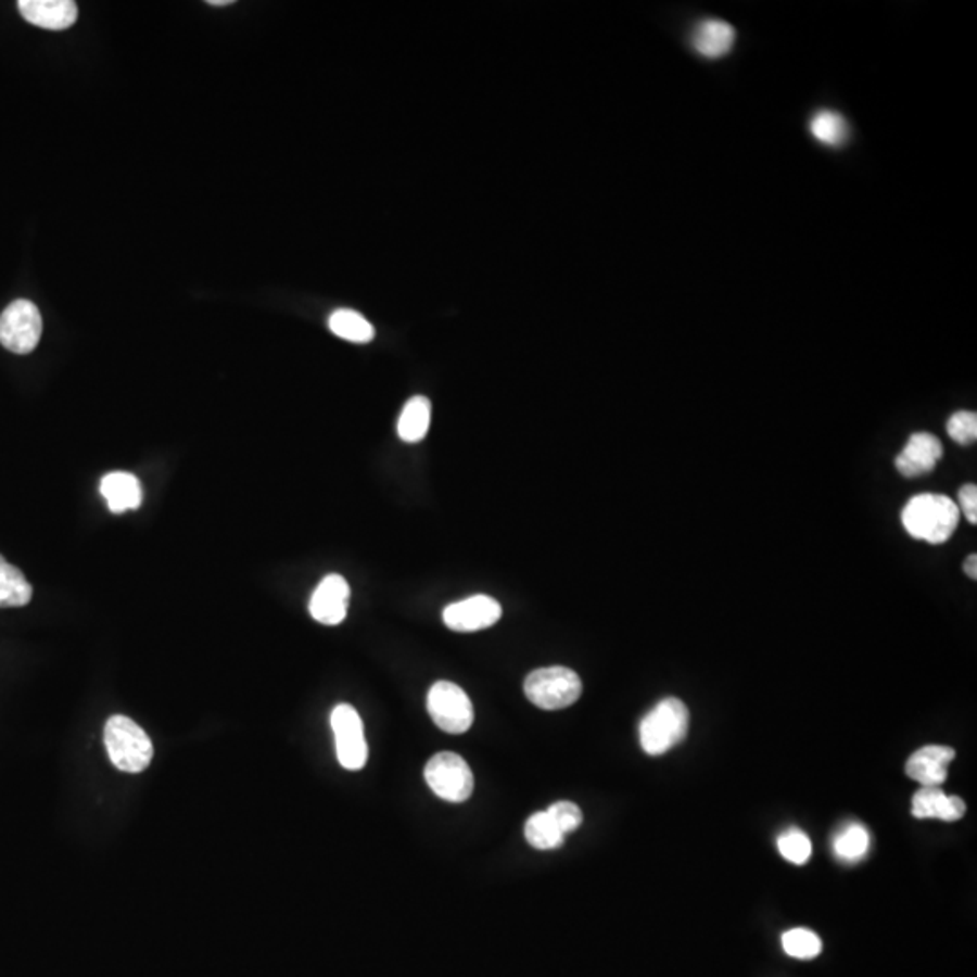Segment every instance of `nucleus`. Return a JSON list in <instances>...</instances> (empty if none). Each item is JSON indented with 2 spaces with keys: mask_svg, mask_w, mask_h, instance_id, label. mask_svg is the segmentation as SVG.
Wrapping results in <instances>:
<instances>
[{
  "mask_svg": "<svg viewBox=\"0 0 977 977\" xmlns=\"http://www.w3.org/2000/svg\"><path fill=\"white\" fill-rule=\"evenodd\" d=\"M960 507L944 494H917L901 512V523L919 542L941 545L960 525Z\"/></svg>",
  "mask_w": 977,
  "mask_h": 977,
  "instance_id": "nucleus-1",
  "label": "nucleus"
},
{
  "mask_svg": "<svg viewBox=\"0 0 977 977\" xmlns=\"http://www.w3.org/2000/svg\"><path fill=\"white\" fill-rule=\"evenodd\" d=\"M689 711L683 700L662 699L654 706L639 724V743L651 757L664 754L688 735Z\"/></svg>",
  "mask_w": 977,
  "mask_h": 977,
  "instance_id": "nucleus-2",
  "label": "nucleus"
},
{
  "mask_svg": "<svg viewBox=\"0 0 977 977\" xmlns=\"http://www.w3.org/2000/svg\"><path fill=\"white\" fill-rule=\"evenodd\" d=\"M103 743L109 759L124 773H141L154 757L151 738L143 727L125 715H113L105 722Z\"/></svg>",
  "mask_w": 977,
  "mask_h": 977,
  "instance_id": "nucleus-3",
  "label": "nucleus"
},
{
  "mask_svg": "<svg viewBox=\"0 0 977 977\" xmlns=\"http://www.w3.org/2000/svg\"><path fill=\"white\" fill-rule=\"evenodd\" d=\"M526 699L542 710H563L574 705L583 691L581 678L564 667L540 668L529 673L523 684Z\"/></svg>",
  "mask_w": 977,
  "mask_h": 977,
  "instance_id": "nucleus-4",
  "label": "nucleus"
},
{
  "mask_svg": "<svg viewBox=\"0 0 977 977\" xmlns=\"http://www.w3.org/2000/svg\"><path fill=\"white\" fill-rule=\"evenodd\" d=\"M423 776L431 791L447 802H466L474 789L471 767L460 754L453 751H440L431 757Z\"/></svg>",
  "mask_w": 977,
  "mask_h": 977,
  "instance_id": "nucleus-5",
  "label": "nucleus"
},
{
  "mask_svg": "<svg viewBox=\"0 0 977 977\" xmlns=\"http://www.w3.org/2000/svg\"><path fill=\"white\" fill-rule=\"evenodd\" d=\"M428 711L442 732L461 735L472 726L474 710L469 695L449 681H439L429 689Z\"/></svg>",
  "mask_w": 977,
  "mask_h": 977,
  "instance_id": "nucleus-6",
  "label": "nucleus"
},
{
  "mask_svg": "<svg viewBox=\"0 0 977 977\" xmlns=\"http://www.w3.org/2000/svg\"><path fill=\"white\" fill-rule=\"evenodd\" d=\"M42 335V317L37 306L18 299L0 315V344L10 352L26 355L38 346Z\"/></svg>",
  "mask_w": 977,
  "mask_h": 977,
  "instance_id": "nucleus-7",
  "label": "nucleus"
},
{
  "mask_svg": "<svg viewBox=\"0 0 977 977\" xmlns=\"http://www.w3.org/2000/svg\"><path fill=\"white\" fill-rule=\"evenodd\" d=\"M331 729L335 735L337 759L347 771L363 770L368 760V744L364 738L363 719L350 705H339L331 711Z\"/></svg>",
  "mask_w": 977,
  "mask_h": 977,
  "instance_id": "nucleus-8",
  "label": "nucleus"
},
{
  "mask_svg": "<svg viewBox=\"0 0 977 977\" xmlns=\"http://www.w3.org/2000/svg\"><path fill=\"white\" fill-rule=\"evenodd\" d=\"M502 618L499 602L491 596L467 597L461 601L453 602L444 610L445 626L455 632H478L498 623Z\"/></svg>",
  "mask_w": 977,
  "mask_h": 977,
  "instance_id": "nucleus-9",
  "label": "nucleus"
},
{
  "mask_svg": "<svg viewBox=\"0 0 977 977\" xmlns=\"http://www.w3.org/2000/svg\"><path fill=\"white\" fill-rule=\"evenodd\" d=\"M350 585L339 574L326 575L309 599V613L315 621L335 626L346 619Z\"/></svg>",
  "mask_w": 977,
  "mask_h": 977,
  "instance_id": "nucleus-10",
  "label": "nucleus"
},
{
  "mask_svg": "<svg viewBox=\"0 0 977 977\" xmlns=\"http://www.w3.org/2000/svg\"><path fill=\"white\" fill-rule=\"evenodd\" d=\"M943 458V444L938 436L925 431L912 433L906 440L905 447L896 456V469L903 477H922L934 471L939 460Z\"/></svg>",
  "mask_w": 977,
  "mask_h": 977,
  "instance_id": "nucleus-11",
  "label": "nucleus"
},
{
  "mask_svg": "<svg viewBox=\"0 0 977 977\" xmlns=\"http://www.w3.org/2000/svg\"><path fill=\"white\" fill-rule=\"evenodd\" d=\"M955 759V751L947 746H925L917 749L906 760V775L925 787H938L947 781L949 764Z\"/></svg>",
  "mask_w": 977,
  "mask_h": 977,
  "instance_id": "nucleus-12",
  "label": "nucleus"
},
{
  "mask_svg": "<svg viewBox=\"0 0 977 977\" xmlns=\"http://www.w3.org/2000/svg\"><path fill=\"white\" fill-rule=\"evenodd\" d=\"M18 11L33 26L62 31L73 26L78 8L73 0H21Z\"/></svg>",
  "mask_w": 977,
  "mask_h": 977,
  "instance_id": "nucleus-13",
  "label": "nucleus"
},
{
  "mask_svg": "<svg viewBox=\"0 0 977 977\" xmlns=\"http://www.w3.org/2000/svg\"><path fill=\"white\" fill-rule=\"evenodd\" d=\"M966 805L960 797H949L939 787L923 786L912 798V814L916 819H938L955 822L965 814Z\"/></svg>",
  "mask_w": 977,
  "mask_h": 977,
  "instance_id": "nucleus-14",
  "label": "nucleus"
},
{
  "mask_svg": "<svg viewBox=\"0 0 977 977\" xmlns=\"http://www.w3.org/2000/svg\"><path fill=\"white\" fill-rule=\"evenodd\" d=\"M100 493L114 515L138 509L141 504L140 480L130 472H109L100 482Z\"/></svg>",
  "mask_w": 977,
  "mask_h": 977,
  "instance_id": "nucleus-15",
  "label": "nucleus"
},
{
  "mask_svg": "<svg viewBox=\"0 0 977 977\" xmlns=\"http://www.w3.org/2000/svg\"><path fill=\"white\" fill-rule=\"evenodd\" d=\"M735 37H737V33L729 22L708 18L695 27L691 43H694L695 51L706 59H721L724 54L729 53V49L735 43Z\"/></svg>",
  "mask_w": 977,
  "mask_h": 977,
  "instance_id": "nucleus-16",
  "label": "nucleus"
},
{
  "mask_svg": "<svg viewBox=\"0 0 977 977\" xmlns=\"http://www.w3.org/2000/svg\"><path fill=\"white\" fill-rule=\"evenodd\" d=\"M431 422V402L426 396H413L402 409L396 433L407 444H417L428 434Z\"/></svg>",
  "mask_w": 977,
  "mask_h": 977,
  "instance_id": "nucleus-17",
  "label": "nucleus"
},
{
  "mask_svg": "<svg viewBox=\"0 0 977 977\" xmlns=\"http://www.w3.org/2000/svg\"><path fill=\"white\" fill-rule=\"evenodd\" d=\"M31 596L33 588L26 575L0 556V608L26 607Z\"/></svg>",
  "mask_w": 977,
  "mask_h": 977,
  "instance_id": "nucleus-18",
  "label": "nucleus"
},
{
  "mask_svg": "<svg viewBox=\"0 0 977 977\" xmlns=\"http://www.w3.org/2000/svg\"><path fill=\"white\" fill-rule=\"evenodd\" d=\"M330 330L344 341L366 344L373 341L375 328L364 315L355 309H335L328 319Z\"/></svg>",
  "mask_w": 977,
  "mask_h": 977,
  "instance_id": "nucleus-19",
  "label": "nucleus"
},
{
  "mask_svg": "<svg viewBox=\"0 0 977 977\" xmlns=\"http://www.w3.org/2000/svg\"><path fill=\"white\" fill-rule=\"evenodd\" d=\"M525 838L534 849L540 851H553L563 846L564 835L558 825L554 824L553 819L548 816L547 811L532 814L526 820Z\"/></svg>",
  "mask_w": 977,
  "mask_h": 977,
  "instance_id": "nucleus-20",
  "label": "nucleus"
},
{
  "mask_svg": "<svg viewBox=\"0 0 977 977\" xmlns=\"http://www.w3.org/2000/svg\"><path fill=\"white\" fill-rule=\"evenodd\" d=\"M868 846H871V838H868L867 829L860 824H849L843 827L836 835L835 843H833L836 857L846 863L860 862L867 854Z\"/></svg>",
  "mask_w": 977,
  "mask_h": 977,
  "instance_id": "nucleus-21",
  "label": "nucleus"
},
{
  "mask_svg": "<svg viewBox=\"0 0 977 977\" xmlns=\"http://www.w3.org/2000/svg\"><path fill=\"white\" fill-rule=\"evenodd\" d=\"M809 130L814 136V140L829 147H838L843 143L847 138L846 118L835 111H819L811 118Z\"/></svg>",
  "mask_w": 977,
  "mask_h": 977,
  "instance_id": "nucleus-22",
  "label": "nucleus"
},
{
  "mask_svg": "<svg viewBox=\"0 0 977 977\" xmlns=\"http://www.w3.org/2000/svg\"><path fill=\"white\" fill-rule=\"evenodd\" d=\"M782 947L787 955L797 960H814L822 952V941L809 928H791L782 936Z\"/></svg>",
  "mask_w": 977,
  "mask_h": 977,
  "instance_id": "nucleus-23",
  "label": "nucleus"
},
{
  "mask_svg": "<svg viewBox=\"0 0 977 977\" xmlns=\"http://www.w3.org/2000/svg\"><path fill=\"white\" fill-rule=\"evenodd\" d=\"M778 851L787 862L803 865L813 854V846L803 830L791 827L778 838Z\"/></svg>",
  "mask_w": 977,
  "mask_h": 977,
  "instance_id": "nucleus-24",
  "label": "nucleus"
},
{
  "mask_svg": "<svg viewBox=\"0 0 977 977\" xmlns=\"http://www.w3.org/2000/svg\"><path fill=\"white\" fill-rule=\"evenodd\" d=\"M950 439L961 445L974 444L977 440V415L974 411H957L947 422Z\"/></svg>",
  "mask_w": 977,
  "mask_h": 977,
  "instance_id": "nucleus-25",
  "label": "nucleus"
},
{
  "mask_svg": "<svg viewBox=\"0 0 977 977\" xmlns=\"http://www.w3.org/2000/svg\"><path fill=\"white\" fill-rule=\"evenodd\" d=\"M547 814L553 819L554 824L558 825L563 835L572 833L580 827L583 822V813L581 809L572 802H556L547 809Z\"/></svg>",
  "mask_w": 977,
  "mask_h": 977,
  "instance_id": "nucleus-26",
  "label": "nucleus"
},
{
  "mask_svg": "<svg viewBox=\"0 0 977 977\" xmlns=\"http://www.w3.org/2000/svg\"><path fill=\"white\" fill-rule=\"evenodd\" d=\"M960 507L972 525L977 523V488L974 483H966L960 491Z\"/></svg>",
  "mask_w": 977,
  "mask_h": 977,
  "instance_id": "nucleus-27",
  "label": "nucleus"
},
{
  "mask_svg": "<svg viewBox=\"0 0 977 977\" xmlns=\"http://www.w3.org/2000/svg\"><path fill=\"white\" fill-rule=\"evenodd\" d=\"M976 567H977L976 554H972V556H968V558H966V561H965V574L968 575V578H972V580H976V578H977Z\"/></svg>",
  "mask_w": 977,
  "mask_h": 977,
  "instance_id": "nucleus-28",
  "label": "nucleus"
},
{
  "mask_svg": "<svg viewBox=\"0 0 977 977\" xmlns=\"http://www.w3.org/2000/svg\"><path fill=\"white\" fill-rule=\"evenodd\" d=\"M211 5H228L232 4V0H208Z\"/></svg>",
  "mask_w": 977,
  "mask_h": 977,
  "instance_id": "nucleus-29",
  "label": "nucleus"
}]
</instances>
